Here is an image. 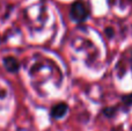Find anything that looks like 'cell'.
Masks as SVG:
<instances>
[{
	"label": "cell",
	"mask_w": 132,
	"mask_h": 131,
	"mask_svg": "<svg viewBox=\"0 0 132 131\" xmlns=\"http://www.w3.org/2000/svg\"><path fill=\"white\" fill-rule=\"evenodd\" d=\"M70 15L73 21L75 22H84L87 18H88V11H87L86 6L82 2L77 1L71 6Z\"/></svg>",
	"instance_id": "6da1fadb"
},
{
	"label": "cell",
	"mask_w": 132,
	"mask_h": 131,
	"mask_svg": "<svg viewBox=\"0 0 132 131\" xmlns=\"http://www.w3.org/2000/svg\"><path fill=\"white\" fill-rule=\"evenodd\" d=\"M67 104L65 103H58L56 104V106L52 107V109H51V116L55 118H62L64 117V116L66 115V113H67Z\"/></svg>",
	"instance_id": "7a4b0ae2"
},
{
	"label": "cell",
	"mask_w": 132,
	"mask_h": 131,
	"mask_svg": "<svg viewBox=\"0 0 132 131\" xmlns=\"http://www.w3.org/2000/svg\"><path fill=\"white\" fill-rule=\"evenodd\" d=\"M5 66H6V69L8 70V71L15 72L16 70L19 69V63H18V60H16L15 58L9 57L8 59L5 60Z\"/></svg>",
	"instance_id": "3957f363"
},
{
	"label": "cell",
	"mask_w": 132,
	"mask_h": 131,
	"mask_svg": "<svg viewBox=\"0 0 132 131\" xmlns=\"http://www.w3.org/2000/svg\"><path fill=\"white\" fill-rule=\"evenodd\" d=\"M123 102L125 104H128V106H131L132 104V94H129V95H125V96H123Z\"/></svg>",
	"instance_id": "277c9868"
}]
</instances>
